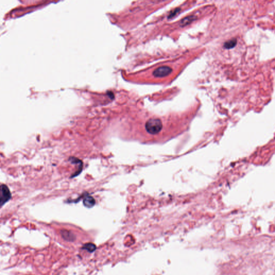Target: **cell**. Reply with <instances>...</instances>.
Masks as SVG:
<instances>
[{
  "instance_id": "8992f818",
  "label": "cell",
  "mask_w": 275,
  "mask_h": 275,
  "mask_svg": "<svg viewBox=\"0 0 275 275\" xmlns=\"http://www.w3.org/2000/svg\"><path fill=\"white\" fill-rule=\"evenodd\" d=\"M82 249L87 250L89 253H92L96 249V246L94 243H87L83 246Z\"/></svg>"
},
{
  "instance_id": "9c48e42d",
  "label": "cell",
  "mask_w": 275,
  "mask_h": 275,
  "mask_svg": "<svg viewBox=\"0 0 275 275\" xmlns=\"http://www.w3.org/2000/svg\"><path fill=\"white\" fill-rule=\"evenodd\" d=\"M180 9H175V10H174V11L173 12V13L171 14L170 15V16H169V17L171 18V17H172L174 15H176V14H177V13L179 11H180Z\"/></svg>"
},
{
  "instance_id": "ba28073f",
  "label": "cell",
  "mask_w": 275,
  "mask_h": 275,
  "mask_svg": "<svg viewBox=\"0 0 275 275\" xmlns=\"http://www.w3.org/2000/svg\"><path fill=\"white\" fill-rule=\"evenodd\" d=\"M194 17L193 16H191L187 17L181 21V26H187V25L190 24L191 22H192L193 21H194Z\"/></svg>"
},
{
  "instance_id": "5b68a950",
  "label": "cell",
  "mask_w": 275,
  "mask_h": 275,
  "mask_svg": "<svg viewBox=\"0 0 275 275\" xmlns=\"http://www.w3.org/2000/svg\"><path fill=\"white\" fill-rule=\"evenodd\" d=\"M237 43V40L236 39H232L230 41H227L224 43V48L225 49H231L233 48H234L236 46Z\"/></svg>"
},
{
  "instance_id": "3957f363",
  "label": "cell",
  "mask_w": 275,
  "mask_h": 275,
  "mask_svg": "<svg viewBox=\"0 0 275 275\" xmlns=\"http://www.w3.org/2000/svg\"><path fill=\"white\" fill-rule=\"evenodd\" d=\"M172 71V68L169 66H161L154 70L153 74L155 77H165L170 74Z\"/></svg>"
},
{
  "instance_id": "52a82bcc",
  "label": "cell",
  "mask_w": 275,
  "mask_h": 275,
  "mask_svg": "<svg viewBox=\"0 0 275 275\" xmlns=\"http://www.w3.org/2000/svg\"><path fill=\"white\" fill-rule=\"evenodd\" d=\"M83 203H84V205H85L86 207H92L94 205L95 203V201L94 200V199L92 197H87V198H85L83 201Z\"/></svg>"
},
{
  "instance_id": "277c9868",
  "label": "cell",
  "mask_w": 275,
  "mask_h": 275,
  "mask_svg": "<svg viewBox=\"0 0 275 275\" xmlns=\"http://www.w3.org/2000/svg\"><path fill=\"white\" fill-rule=\"evenodd\" d=\"M60 234L61 235L62 238L67 241L73 242L76 239L75 235L72 232L68 230H63L60 231Z\"/></svg>"
},
{
  "instance_id": "7a4b0ae2",
  "label": "cell",
  "mask_w": 275,
  "mask_h": 275,
  "mask_svg": "<svg viewBox=\"0 0 275 275\" xmlns=\"http://www.w3.org/2000/svg\"><path fill=\"white\" fill-rule=\"evenodd\" d=\"M10 191L7 185L2 184L0 185V207L11 198Z\"/></svg>"
},
{
  "instance_id": "6da1fadb",
  "label": "cell",
  "mask_w": 275,
  "mask_h": 275,
  "mask_svg": "<svg viewBox=\"0 0 275 275\" xmlns=\"http://www.w3.org/2000/svg\"><path fill=\"white\" fill-rule=\"evenodd\" d=\"M163 128L161 121L158 118L150 119L145 124V129L150 135H157Z\"/></svg>"
}]
</instances>
